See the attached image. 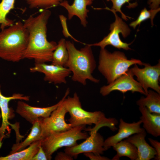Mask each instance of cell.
<instances>
[{"instance_id":"cell-1","label":"cell","mask_w":160,"mask_h":160,"mask_svg":"<svg viewBox=\"0 0 160 160\" xmlns=\"http://www.w3.org/2000/svg\"><path fill=\"white\" fill-rule=\"evenodd\" d=\"M51 14L50 10H44L38 15L30 16L24 20L23 23L29 36L23 59L33 60L37 63L52 62L57 44L49 41L47 38V25Z\"/></svg>"},{"instance_id":"cell-2","label":"cell","mask_w":160,"mask_h":160,"mask_svg":"<svg viewBox=\"0 0 160 160\" xmlns=\"http://www.w3.org/2000/svg\"><path fill=\"white\" fill-rule=\"evenodd\" d=\"M63 104L70 116L68 120L72 127L81 125H92L95 126L92 128L86 129L90 133L97 132L103 127H109L111 130L117 129L116 127L118 124L117 120L114 118H107L104 113L101 111L89 112L82 107L79 97L75 92L72 97H66Z\"/></svg>"},{"instance_id":"cell-3","label":"cell","mask_w":160,"mask_h":160,"mask_svg":"<svg viewBox=\"0 0 160 160\" xmlns=\"http://www.w3.org/2000/svg\"><path fill=\"white\" fill-rule=\"evenodd\" d=\"M66 45L69 57L65 67L73 73L72 80L84 85H86L87 80L99 83V80L92 74L95 68L96 63L91 46L88 44L78 49L70 41H66Z\"/></svg>"},{"instance_id":"cell-4","label":"cell","mask_w":160,"mask_h":160,"mask_svg":"<svg viewBox=\"0 0 160 160\" xmlns=\"http://www.w3.org/2000/svg\"><path fill=\"white\" fill-rule=\"evenodd\" d=\"M28 30L20 21L0 31V58L13 62L23 59L28 41Z\"/></svg>"},{"instance_id":"cell-5","label":"cell","mask_w":160,"mask_h":160,"mask_svg":"<svg viewBox=\"0 0 160 160\" xmlns=\"http://www.w3.org/2000/svg\"><path fill=\"white\" fill-rule=\"evenodd\" d=\"M143 64L139 60L128 59L123 52L116 51L111 53L105 48L101 49L98 68L109 84L126 73L132 65H142Z\"/></svg>"},{"instance_id":"cell-6","label":"cell","mask_w":160,"mask_h":160,"mask_svg":"<svg viewBox=\"0 0 160 160\" xmlns=\"http://www.w3.org/2000/svg\"><path fill=\"white\" fill-rule=\"evenodd\" d=\"M85 126L72 127L68 130L60 132H51L41 141V145L46 153L48 160L52 159L53 153L60 148L69 147L77 144V141L85 140L89 136L82 131Z\"/></svg>"},{"instance_id":"cell-7","label":"cell","mask_w":160,"mask_h":160,"mask_svg":"<svg viewBox=\"0 0 160 160\" xmlns=\"http://www.w3.org/2000/svg\"><path fill=\"white\" fill-rule=\"evenodd\" d=\"M112 12L114 15L115 20L110 25V33L101 41L93 44H89L91 46H98L101 49L105 48L106 46L111 45L119 49L130 50L129 47L131 43L128 44L122 41L120 38L119 34L121 33L124 38H126L130 33V29L126 23L118 16L116 11L107 7L104 9Z\"/></svg>"},{"instance_id":"cell-8","label":"cell","mask_w":160,"mask_h":160,"mask_svg":"<svg viewBox=\"0 0 160 160\" xmlns=\"http://www.w3.org/2000/svg\"><path fill=\"white\" fill-rule=\"evenodd\" d=\"M143 65L144 67L140 68L135 64L133 67L129 69L133 75L137 77V81L140 84L146 95L149 88L160 94V87L159 84L160 61L155 65L151 66L149 63H144Z\"/></svg>"},{"instance_id":"cell-9","label":"cell","mask_w":160,"mask_h":160,"mask_svg":"<svg viewBox=\"0 0 160 160\" xmlns=\"http://www.w3.org/2000/svg\"><path fill=\"white\" fill-rule=\"evenodd\" d=\"M63 102L49 116L39 119L43 138L51 132H63L72 127L71 124L66 123L65 120V116L68 112Z\"/></svg>"},{"instance_id":"cell-10","label":"cell","mask_w":160,"mask_h":160,"mask_svg":"<svg viewBox=\"0 0 160 160\" xmlns=\"http://www.w3.org/2000/svg\"><path fill=\"white\" fill-rule=\"evenodd\" d=\"M134 75L129 68L127 71L112 83L104 85L100 89V92L103 96L109 95L114 91H118L124 93L128 91L138 92L146 95L140 83L134 78Z\"/></svg>"},{"instance_id":"cell-11","label":"cell","mask_w":160,"mask_h":160,"mask_svg":"<svg viewBox=\"0 0 160 160\" xmlns=\"http://www.w3.org/2000/svg\"><path fill=\"white\" fill-rule=\"evenodd\" d=\"M69 92L70 90L68 88L60 100L56 104L48 107H33L22 100H19L17 103L16 112L21 117L32 124L39 118L49 116L51 113L62 103L69 94Z\"/></svg>"},{"instance_id":"cell-12","label":"cell","mask_w":160,"mask_h":160,"mask_svg":"<svg viewBox=\"0 0 160 160\" xmlns=\"http://www.w3.org/2000/svg\"><path fill=\"white\" fill-rule=\"evenodd\" d=\"M90 135L82 143L74 146L66 147L65 152L76 159L81 153H92L102 154L106 150L104 147V140L98 132L90 133Z\"/></svg>"},{"instance_id":"cell-13","label":"cell","mask_w":160,"mask_h":160,"mask_svg":"<svg viewBox=\"0 0 160 160\" xmlns=\"http://www.w3.org/2000/svg\"><path fill=\"white\" fill-rule=\"evenodd\" d=\"M29 70L31 73H43L44 81L55 84L66 83V78L71 73L68 68L46 63H35L34 66L30 68Z\"/></svg>"},{"instance_id":"cell-14","label":"cell","mask_w":160,"mask_h":160,"mask_svg":"<svg viewBox=\"0 0 160 160\" xmlns=\"http://www.w3.org/2000/svg\"><path fill=\"white\" fill-rule=\"evenodd\" d=\"M19 100L28 101L30 97L24 96L20 93H14L10 97H6L2 95L0 84V108L1 111L2 122L0 127V140L1 141L5 136V134L8 132L9 135L10 133V129L9 125L11 124L9 122V120L13 116V111L9 107V103L11 100Z\"/></svg>"},{"instance_id":"cell-15","label":"cell","mask_w":160,"mask_h":160,"mask_svg":"<svg viewBox=\"0 0 160 160\" xmlns=\"http://www.w3.org/2000/svg\"><path fill=\"white\" fill-rule=\"evenodd\" d=\"M141 124L140 120L137 122L129 123L120 119L118 132L104 140V147L106 151L117 143L134 134L143 131L145 129L141 127Z\"/></svg>"},{"instance_id":"cell-16","label":"cell","mask_w":160,"mask_h":160,"mask_svg":"<svg viewBox=\"0 0 160 160\" xmlns=\"http://www.w3.org/2000/svg\"><path fill=\"white\" fill-rule=\"evenodd\" d=\"M146 132L144 130L126 139L136 148L138 154L137 160H150L154 159L156 155L154 148L146 142Z\"/></svg>"},{"instance_id":"cell-17","label":"cell","mask_w":160,"mask_h":160,"mask_svg":"<svg viewBox=\"0 0 160 160\" xmlns=\"http://www.w3.org/2000/svg\"><path fill=\"white\" fill-rule=\"evenodd\" d=\"M93 1L74 0L73 4L70 5L67 1L65 0L60 5L64 7L67 11L69 20H71L74 16H76L79 19L81 25L85 27L87 23L86 18L89 11L87 7L92 4Z\"/></svg>"},{"instance_id":"cell-18","label":"cell","mask_w":160,"mask_h":160,"mask_svg":"<svg viewBox=\"0 0 160 160\" xmlns=\"http://www.w3.org/2000/svg\"><path fill=\"white\" fill-rule=\"evenodd\" d=\"M141 116L140 120L143 129L153 137L160 136V114L150 112L146 108L139 106Z\"/></svg>"},{"instance_id":"cell-19","label":"cell","mask_w":160,"mask_h":160,"mask_svg":"<svg viewBox=\"0 0 160 160\" xmlns=\"http://www.w3.org/2000/svg\"><path fill=\"white\" fill-rule=\"evenodd\" d=\"M32 124L31 131L27 137L21 142H17L14 144L10 154L15 153L23 150L36 141L41 140V129L39 119L35 121Z\"/></svg>"},{"instance_id":"cell-20","label":"cell","mask_w":160,"mask_h":160,"mask_svg":"<svg viewBox=\"0 0 160 160\" xmlns=\"http://www.w3.org/2000/svg\"><path fill=\"white\" fill-rule=\"evenodd\" d=\"M112 147L116 152L112 160H119L123 156L127 157L131 160H137L138 154L136 148L126 139L117 143Z\"/></svg>"},{"instance_id":"cell-21","label":"cell","mask_w":160,"mask_h":160,"mask_svg":"<svg viewBox=\"0 0 160 160\" xmlns=\"http://www.w3.org/2000/svg\"><path fill=\"white\" fill-rule=\"evenodd\" d=\"M145 97H142L136 102L139 106L145 107L151 113L160 114V94L148 90Z\"/></svg>"},{"instance_id":"cell-22","label":"cell","mask_w":160,"mask_h":160,"mask_svg":"<svg viewBox=\"0 0 160 160\" xmlns=\"http://www.w3.org/2000/svg\"><path fill=\"white\" fill-rule=\"evenodd\" d=\"M41 140L34 142L22 151L9 154L5 156L0 157V160H32L41 145Z\"/></svg>"},{"instance_id":"cell-23","label":"cell","mask_w":160,"mask_h":160,"mask_svg":"<svg viewBox=\"0 0 160 160\" xmlns=\"http://www.w3.org/2000/svg\"><path fill=\"white\" fill-rule=\"evenodd\" d=\"M68 57L66 41L64 39H61L58 41L53 52L52 63L65 67Z\"/></svg>"},{"instance_id":"cell-24","label":"cell","mask_w":160,"mask_h":160,"mask_svg":"<svg viewBox=\"0 0 160 160\" xmlns=\"http://www.w3.org/2000/svg\"><path fill=\"white\" fill-rule=\"evenodd\" d=\"M15 1V0H1L0 2V27L1 30L14 23L13 20L7 18V15L14 8Z\"/></svg>"},{"instance_id":"cell-25","label":"cell","mask_w":160,"mask_h":160,"mask_svg":"<svg viewBox=\"0 0 160 160\" xmlns=\"http://www.w3.org/2000/svg\"><path fill=\"white\" fill-rule=\"evenodd\" d=\"M65 0H25L30 8L43 10L60 5Z\"/></svg>"},{"instance_id":"cell-26","label":"cell","mask_w":160,"mask_h":160,"mask_svg":"<svg viewBox=\"0 0 160 160\" xmlns=\"http://www.w3.org/2000/svg\"><path fill=\"white\" fill-rule=\"evenodd\" d=\"M160 7L156 9H151L148 10L145 8H144L140 12V14L136 20L131 23L129 25L135 29L138 25L143 21L150 19L151 25L153 26V19L157 13L160 11Z\"/></svg>"},{"instance_id":"cell-27","label":"cell","mask_w":160,"mask_h":160,"mask_svg":"<svg viewBox=\"0 0 160 160\" xmlns=\"http://www.w3.org/2000/svg\"><path fill=\"white\" fill-rule=\"evenodd\" d=\"M108 1H111L113 4V6L111 9L114 10L116 12H119L121 15L123 19L125 20H128L127 18H130V17L125 15L121 10V8L122 6L126 3L129 4V1L132 0H107Z\"/></svg>"},{"instance_id":"cell-28","label":"cell","mask_w":160,"mask_h":160,"mask_svg":"<svg viewBox=\"0 0 160 160\" xmlns=\"http://www.w3.org/2000/svg\"><path fill=\"white\" fill-rule=\"evenodd\" d=\"M148 139L152 146L154 148L156 153V155L154 158L155 159L160 160V142L151 138H148Z\"/></svg>"},{"instance_id":"cell-29","label":"cell","mask_w":160,"mask_h":160,"mask_svg":"<svg viewBox=\"0 0 160 160\" xmlns=\"http://www.w3.org/2000/svg\"><path fill=\"white\" fill-rule=\"evenodd\" d=\"M48 160L47 156L41 145L35 155L33 158L32 160Z\"/></svg>"},{"instance_id":"cell-30","label":"cell","mask_w":160,"mask_h":160,"mask_svg":"<svg viewBox=\"0 0 160 160\" xmlns=\"http://www.w3.org/2000/svg\"><path fill=\"white\" fill-rule=\"evenodd\" d=\"M84 154L91 160H110L108 158L102 156L100 155L94 154L92 153H86Z\"/></svg>"},{"instance_id":"cell-31","label":"cell","mask_w":160,"mask_h":160,"mask_svg":"<svg viewBox=\"0 0 160 160\" xmlns=\"http://www.w3.org/2000/svg\"><path fill=\"white\" fill-rule=\"evenodd\" d=\"M55 159L56 160H73V157L65 152H60L57 153Z\"/></svg>"},{"instance_id":"cell-32","label":"cell","mask_w":160,"mask_h":160,"mask_svg":"<svg viewBox=\"0 0 160 160\" xmlns=\"http://www.w3.org/2000/svg\"><path fill=\"white\" fill-rule=\"evenodd\" d=\"M148 3L151 9H156L159 8L160 0H148Z\"/></svg>"}]
</instances>
